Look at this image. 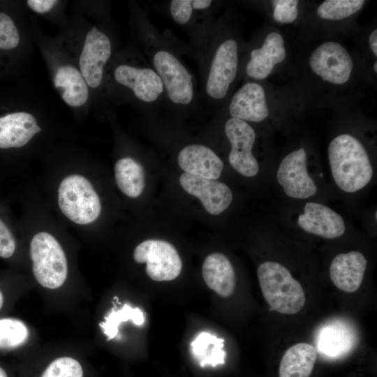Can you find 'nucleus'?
<instances>
[{
  "label": "nucleus",
  "instance_id": "1",
  "mask_svg": "<svg viewBox=\"0 0 377 377\" xmlns=\"http://www.w3.org/2000/svg\"><path fill=\"white\" fill-rule=\"evenodd\" d=\"M140 20L147 61L162 81L165 106L182 112L196 110L198 97L195 81L182 58L183 48L171 34L158 32L143 14Z\"/></svg>",
  "mask_w": 377,
  "mask_h": 377
},
{
  "label": "nucleus",
  "instance_id": "2",
  "mask_svg": "<svg viewBox=\"0 0 377 377\" xmlns=\"http://www.w3.org/2000/svg\"><path fill=\"white\" fill-rule=\"evenodd\" d=\"M201 77L205 104H220L228 95L239 71V43L233 37L216 38L214 27L204 45L193 54Z\"/></svg>",
  "mask_w": 377,
  "mask_h": 377
},
{
  "label": "nucleus",
  "instance_id": "3",
  "mask_svg": "<svg viewBox=\"0 0 377 377\" xmlns=\"http://www.w3.org/2000/svg\"><path fill=\"white\" fill-rule=\"evenodd\" d=\"M328 158L335 184L347 193L366 186L373 177V168L363 145L350 134L334 138L328 147Z\"/></svg>",
  "mask_w": 377,
  "mask_h": 377
},
{
  "label": "nucleus",
  "instance_id": "4",
  "mask_svg": "<svg viewBox=\"0 0 377 377\" xmlns=\"http://www.w3.org/2000/svg\"><path fill=\"white\" fill-rule=\"evenodd\" d=\"M257 275L263 295L273 310L293 315L302 309L306 302L304 292L286 267L267 261L258 267Z\"/></svg>",
  "mask_w": 377,
  "mask_h": 377
},
{
  "label": "nucleus",
  "instance_id": "5",
  "mask_svg": "<svg viewBox=\"0 0 377 377\" xmlns=\"http://www.w3.org/2000/svg\"><path fill=\"white\" fill-rule=\"evenodd\" d=\"M113 78L117 84L128 89L148 111L165 105L162 81L145 58L141 57L139 63L117 65L113 71Z\"/></svg>",
  "mask_w": 377,
  "mask_h": 377
},
{
  "label": "nucleus",
  "instance_id": "6",
  "mask_svg": "<svg viewBox=\"0 0 377 377\" xmlns=\"http://www.w3.org/2000/svg\"><path fill=\"white\" fill-rule=\"evenodd\" d=\"M32 270L38 283L44 288L56 289L65 282L68 263L65 253L57 240L50 234H36L30 244Z\"/></svg>",
  "mask_w": 377,
  "mask_h": 377
},
{
  "label": "nucleus",
  "instance_id": "7",
  "mask_svg": "<svg viewBox=\"0 0 377 377\" xmlns=\"http://www.w3.org/2000/svg\"><path fill=\"white\" fill-rule=\"evenodd\" d=\"M58 204L71 221L86 225L98 219L101 203L91 183L80 175L65 177L59 186Z\"/></svg>",
  "mask_w": 377,
  "mask_h": 377
},
{
  "label": "nucleus",
  "instance_id": "8",
  "mask_svg": "<svg viewBox=\"0 0 377 377\" xmlns=\"http://www.w3.org/2000/svg\"><path fill=\"white\" fill-rule=\"evenodd\" d=\"M211 0H172L165 3L170 18L186 30L192 40L194 51L198 52L207 40L214 25Z\"/></svg>",
  "mask_w": 377,
  "mask_h": 377
},
{
  "label": "nucleus",
  "instance_id": "9",
  "mask_svg": "<svg viewBox=\"0 0 377 377\" xmlns=\"http://www.w3.org/2000/svg\"><path fill=\"white\" fill-rule=\"evenodd\" d=\"M133 258L138 263H146L147 276L156 281L173 280L182 271L179 253L171 244L163 240L142 242L135 247Z\"/></svg>",
  "mask_w": 377,
  "mask_h": 377
},
{
  "label": "nucleus",
  "instance_id": "10",
  "mask_svg": "<svg viewBox=\"0 0 377 377\" xmlns=\"http://www.w3.org/2000/svg\"><path fill=\"white\" fill-rule=\"evenodd\" d=\"M312 72L324 81L341 85L350 77L353 68L352 58L340 43L327 41L318 46L309 57Z\"/></svg>",
  "mask_w": 377,
  "mask_h": 377
},
{
  "label": "nucleus",
  "instance_id": "11",
  "mask_svg": "<svg viewBox=\"0 0 377 377\" xmlns=\"http://www.w3.org/2000/svg\"><path fill=\"white\" fill-rule=\"evenodd\" d=\"M225 134L230 143L228 161L231 166L245 177H253L259 170L258 163L252 153L256 132L247 122L228 118L224 125Z\"/></svg>",
  "mask_w": 377,
  "mask_h": 377
},
{
  "label": "nucleus",
  "instance_id": "12",
  "mask_svg": "<svg viewBox=\"0 0 377 377\" xmlns=\"http://www.w3.org/2000/svg\"><path fill=\"white\" fill-rule=\"evenodd\" d=\"M276 179L285 193L293 198H308L317 191L315 182L307 172L306 153L304 148L295 150L283 158Z\"/></svg>",
  "mask_w": 377,
  "mask_h": 377
},
{
  "label": "nucleus",
  "instance_id": "13",
  "mask_svg": "<svg viewBox=\"0 0 377 377\" xmlns=\"http://www.w3.org/2000/svg\"><path fill=\"white\" fill-rule=\"evenodd\" d=\"M112 54L109 37L93 27L87 34L79 64L81 73L87 85L99 87L103 81L104 68Z\"/></svg>",
  "mask_w": 377,
  "mask_h": 377
},
{
  "label": "nucleus",
  "instance_id": "14",
  "mask_svg": "<svg viewBox=\"0 0 377 377\" xmlns=\"http://www.w3.org/2000/svg\"><path fill=\"white\" fill-rule=\"evenodd\" d=\"M182 187L199 198L206 211L212 215L223 212L232 201V193L224 183L186 172L179 177Z\"/></svg>",
  "mask_w": 377,
  "mask_h": 377
},
{
  "label": "nucleus",
  "instance_id": "15",
  "mask_svg": "<svg viewBox=\"0 0 377 377\" xmlns=\"http://www.w3.org/2000/svg\"><path fill=\"white\" fill-rule=\"evenodd\" d=\"M230 118L249 122H261L269 115L265 92L256 82L243 84L232 96L228 106Z\"/></svg>",
  "mask_w": 377,
  "mask_h": 377
},
{
  "label": "nucleus",
  "instance_id": "16",
  "mask_svg": "<svg viewBox=\"0 0 377 377\" xmlns=\"http://www.w3.org/2000/svg\"><path fill=\"white\" fill-rule=\"evenodd\" d=\"M297 223L305 232L326 239L341 237L346 230L341 215L325 205L313 202L306 203Z\"/></svg>",
  "mask_w": 377,
  "mask_h": 377
},
{
  "label": "nucleus",
  "instance_id": "17",
  "mask_svg": "<svg viewBox=\"0 0 377 377\" xmlns=\"http://www.w3.org/2000/svg\"><path fill=\"white\" fill-rule=\"evenodd\" d=\"M286 55L283 36L278 32H270L261 47L250 52L245 73L251 79L264 80L270 75L276 64L285 59Z\"/></svg>",
  "mask_w": 377,
  "mask_h": 377
},
{
  "label": "nucleus",
  "instance_id": "18",
  "mask_svg": "<svg viewBox=\"0 0 377 377\" xmlns=\"http://www.w3.org/2000/svg\"><path fill=\"white\" fill-rule=\"evenodd\" d=\"M177 161L185 172L209 179L216 180L223 169L220 157L210 147L202 144H188L182 147Z\"/></svg>",
  "mask_w": 377,
  "mask_h": 377
},
{
  "label": "nucleus",
  "instance_id": "19",
  "mask_svg": "<svg viewBox=\"0 0 377 377\" xmlns=\"http://www.w3.org/2000/svg\"><path fill=\"white\" fill-rule=\"evenodd\" d=\"M367 260L364 256L356 251L336 256L330 266V277L339 290L351 293L360 287Z\"/></svg>",
  "mask_w": 377,
  "mask_h": 377
},
{
  "label": "nucleus",
  "instance_id": "20",
  "mask_svg": "<svg viewBox=\"0 0 377 377\" xmlns=\"http://www.w3.org/2000/svg\"><path fill=\"white\" fill-rule=\"evenodd\" d=\"M41 128L34 117L27 112H15L0 117V148L21 147Z\"/></svg>",
  "mask_w": 377,
  "mask_h": 377
},
{
  "label": "nucleus",
  "instance_id": "21",
  "mask_svg": "<svg viewBox=\"0 0 377 377\" xmlns=\"http://www.w3.org/2000/svg\"><path fill=\"white\" fill-rule=\"evenodd\" d=\"M202 274L207 286L220 297L227 298L233 293L236 285L235 270L224 254L209 255L202 264Z\"/></svg>",
  "mask_w": 377,
  "mask_h": 377
},
{
  "label": "nucleus",
  "instance_id": "22",
  "mask_svg": "<svg viewBox=\"0 0 377 377\" xmlns=\"http://www.w3.org/2000/svg\"><path fill=\"white\" fill-rule=\"evenodd\" d=\"M356 342L352 328L340 320L323 325L318 331L317 348L323 355L332 357L341 356L350 351Z\"/></svg>",
  "mask_w": 377,
  "mask_h": 377
},
{
  "label": "nucleus",
  "instance_id": "23",
  "mask_svg": "<svg viewBox=\"0 0 377 377\" xmlns=\"http://www.w3.org/2000/svg\"><path fill=\"white\" fill-rule=\"evenodd\" d=\"M54 84L70 106L82 105L88 99L87 84L81 72L73 66H59L54 76Z\"/></svg>",
  "mask_w": 377,
  "mask_h": 377
},
{
  "label": "nucleus",
  "instance_id": "24",
  "mask_svg": "<svg viewBox=\"0 0 377 377\" xmlns=\"http://www.w3.org/2000/svg\"><path fill=\"white\" fill-rule=\"evenodd\" d=\"M317 358V350L307 343L290 347L283 354L279 369V377H309Z\"/></svg>",
  "mask_w": 377,
  "mask_h": 377
},
{
  "label": "nucleus",
  "instance_id": "25",
  "mask_svg": "<svg viewBox=\"0 0 377 377\" xmlns=\"http://www.w3.org/2000/svg\"><path fill=\"white\" fill-rule=\"evenodd\" d=\"M117 184L120 191L131 198H137L145 187V174L142 166L131 157H124L114 165Z\"/></svg>",
  "mask_w": 377,
  "mask_h": 377
},
{
  "label": "nucleus",
  "instance_id": "26",
  "mask_svg": "<svg viewBox=\"0 0 377 377\" xmlns=\"http://www.w3.org/2000/svg\"><path fill=\"white\" fill-rule=\"evenodd\" d=\"M224 340L207 332H200L191 343V353L202 367H213L225 362Z\"/></svg>",
  "mask_w": 377,
  "mask_h": 377
},
{
  "label": "nucleus",
  "instance_id": "27",
  "mask_svg": "<svg viewBox=\"0 0 377 377\" xmlns=\"http://www.w3.org/2000/svg\"><path fill=\"white\" fill-rule=\"evenodd\" d=\"M145 320L143 311L140 308H132L126 304L120 309H112L105 317V321L99 323V326L108 340H111L118 334L119 325L121 323L131 320L136 325H142Z\"/></svg>",
  "mask_w": 377,
  "mask_h": 377
},
{
  "label": "nucleus",
  "instance_id": "28",
  "mask_svg": "<svg viewBox=\"0 0 377 377\" xmlns=\"http://www.w3.org/2000/svg\"><path fill=\"white\" fill-rule=\"evenodd\" d=\"M29 337L27 325L15 318L0 319V349H13L24 344Z\"/></svg>",
  "mask_w": 377,
  "mask_h": 377
},
{
  "label": "nucleus",
  "instance_id": "29",
  "mask_svg": "<svg viewBox=\"0 0 377 377\" xmlns=\"http://www.w3.org/2000/svg\"><path fill=\"white\" fill-rule=\"evenodd\" d=\"M363 0H326L318 8V15L327 20H341L359 11Z\"/></svg>",
  "mask_w": 377,
  "mask_h": 377
},
{
  "label": "nucleus",
  "instance_id": "30",
  "mask_svg": "<svg viewBox=\"0 0 377 377\" xmlns=\"http://www.w3.org/2000/svg\"><path fill=\"white\" fill-rule=\"evenodd\" d=\"M40 377H83L80 362L71 357H61L53 360Z\"/></svg>",
  "mask_w": 377,
  "mask_h": 377
},
{
  "label": "nucleus",
  "instance_id": "31",
  "mask_svg": "<svg viewBox=\"0 0 377 377\" xmlns=\"http://www.w3.org/2000/svg\"><path fill=\"white\" fill-rule=\"evenodd\" d=\"M19 42V33L13 20L7 14L0 12V49L15 48Z\"/></svg>",
  "mask_w": 377,
  "mask_h": 377
},
{
  "label": "nucleus",
  "instance_id": "32",
  "mask_svg": "<svg viewBox=\"0 0 377 377\" xmlns=\"http://www.w3.org/2000/svg\"><path fill=\"white\" fill-rule=\"evenodd\" d=\"M272 3L274 7L273 17L275 21L281 24H288L297 19L298 1L275 0Z\"/></svg>",
  "mask_w": 377,
  "mask_h": 377
},
{
  "label": "nucleus",
  "instance_id": "33",
  "mask_svg": "<svg viewBox=\"0 0 377 377\" xmlns=\"http://www.w3.org/2000/svg\"><path fill=\"white\" fill-rule=\"evenodd\" d=\"M16 248L15 238L0 219V257L3 258H8L11 257Z\"/></svg>",
  "mask_w": 377,
  "mask_h": 377
},
{
  "label": "nucleus",
  "instance_id": "34",
  "mask_svg": "<svg viewBox=\"0 0 377 377\" xmlns=\"http://www.w3.org/2000/svg\"><path fill=\"white\" fill-rule=\"evenodd\" d=\"M29 7L34 11L38 13H45L50 10L57 3L54 0H28L27 1Z\"/></svg>",
  "mask_w": 377,
  "mask_h": 377
},
{
  "label": "nucleus",
  "instance_id": "35",
  "mask_svg": "<svg viewBox=\"0 0 377 377\" xmlns=\"http://www.w3.org/2000/svg\"><path fill=\"white\" fill-rule=\"evenodd\" d=\"M369 43L370 48L375 55L377 56V30L374 29L369 37Z\"/></svg>",
  "mask_w": 377,
  "mask_h": 377
},
{
  "label": "nucleus",
  "instance_id": "36",
  "mask_svg": "<svg viewBox=\"0 0 377 377\" xmlns=\"http://www.w3.org/2000/svg\"><path fill=\"white\" fill-rule=\"evenodd\" d=\"M0 377H8L6 372L0 367Z\"/></svg>",
  "mask_w": 377,
  "mask_h": 377
},
{
  "label": "nucleus",
  "instance_id": "37",
  "mask_svg": "<svg viewBox=\"0 0 377 377\" xmlns=\"http://www.w3.org/2000/svg\"><path fill=\"white\" fill-rule=\"evenodd\" d=\"M3 296L2 293L0 291V310L3 306Z\"/></svg>",
  "mask_w": 377,
  "mask_h": 377
},
{
  "label": "nucleus",
  "instance_id": "38",
  "mask_svg": "<svg viewBox=\"0 0 377 377\" xmlns=\"http://www.w3.org/2000/svg\"><path fill=\"white\" fill-rule=\"evenodd\" d=\"M373 67H374V71H375V73H376L377 72V62H376V61L374 62Z\"/></svg>",
  "mask_w": 377,
  "mask_h": 377
}]
</instances>
